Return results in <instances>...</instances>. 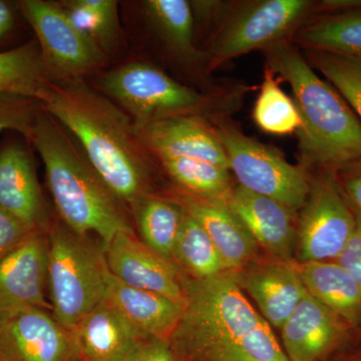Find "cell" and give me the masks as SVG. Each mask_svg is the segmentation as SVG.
Masks as SVG:
<instances>
[{
  "label": "cell",
  "mask_w": 361,
  "mask_h": 361,
  "mask_svg": "<svg viewBox=\"0 0 361 361\" xmlns=\"http://www.w3.org/2000/svg\"><path fill=\"white\" fill-rule=\"evenodd\" d=\"M240 288L257 304L260 314L270 326L281 329L307 291L296 269L295 261L271 258L234 271Z\"/></svg>",
  "instance_id": "15"
},
{
  "label": "cell",
  "mask_w": 361,
  "mask_h": 361,
  "mask_svg": "<svg viewBox=\"0 0 361 361\" xmlns=\"http://www.w3.org/2000/svg\"><path fill=\"white\" fill-rule=\"evenodd\" d=\"M73 334L49 310L21 308L0 315V361H80Z\"/></svg>",
  "instance_id": "11"
},
{
  "label": "cell",
  "mask_w": 361,
  "mask_h": 361,
  "mask_svg": "<svg viewBox=\"0 0 361 361\" xmlns=\"http://www.w3.org/2000/svg\"><path fill=\"white\" fill-rule=\"evenodd\" d=\"M42 108L75 137L109 189L133 208L149 192L151 155L135 123L85 78L51 82Z\"/></svg>",
  "instance_id": "1"
},
{
  "label": "cell",
  "mask_w": 361,
  "mask_h": 361,
  "mask_svg": "<svg viewBox=\"0 0 361 361\" xmlns=\"http://www.w3.org/2000/svg\"><path fill=\"white\" fill-rule=\"evenodd\" d=\"M314 13L315 2L310 0L230 2L204 51L207 68L217 70L231 59L290 39Z\"/></svg>",
  "instance_id": "7"
},
{
  "label": "cell",
  "mask_w": 361,
  "mask_h": 361,
  "mask_svg": "<svg viewBox=\"0 0 361 361\" xmlns=\"http://www.w3.org/2000/svg\"></svg>",
  "instance_id": "39"
},
{
  "label": "cell",
  "mask_w": 361,
  "mask_h": 361,
  "mask_svg": "<svg viewBox=\"0 0 361 361\" xmlns=\"http://www.w3.org/2000/svg\"><path fill=\"white\" fill-rule=\"evenodd\" d=\"M165 197L178 204L203 228L228 270L242 269L257 258V244L227 204L202 198L176 186L169 190Z\"/></svg>",
  "instance_id": "17"
},
{
  "label": "cell",
  "mask_w": 361,
  "mask_h": 361,
  "mask_svg": "<svg viewBox=\"0 0 361 361\" xmlns=\"http://www.w3.org/2000/svg\"><path fill=\"white\" fill-rule=\"evenodd\" d=\"M186 301L170 343L179 360L203 361L264 318L240 288L234 271L207 279L185 278Z\"/></svg>",
  "instance_id": "4"
},
{
  "label": "cell",
  "mask_w": 361,
  "mask_h": 361,
  "mask_svg": "<svg viewBox=\"0 0 361 361\" xmlns=\"http://www.w3.org/2000/svg\"><path fill=\"white\" fill-rule=\"evenodd\" d=\"M106 299L142 336L170 341L182 317L183 306L155 292L134 288L106 275Z\"/></svg>",
  "instance_id": "21"
},
{
  "label": "cell",
  "mask_w": 361,
  "mask_h": 361,
  "mask_svg": "<svg viewBox=\"0 0 361 361\" xmlns=\"http://www.w3.org/2000/svg\"><path fill=\"white\" fill-rule=\"evenodd\" d=\"M280 330L289 361H322L343 341L346 323L307 293Z\"/></svg>",
  "instance_id": "18"
},
{
  "label": "cell",
  "mask_w": 361,
  "mask_h": 361,
  "mask_svg": "<svg viewBox=\"0 0 361 361\" xmlns=\"http://www.w3.org/2000/svg\"><path fill=\"white\" fill-rule=\"evenodd\" d=\"M227 205L246 228L258 247L271 258L293 261L296 250L297 215L279 202L255 194L239 185Z\"/></svg>",
  "instance_id": "16"
},
{
  "label": "cell",
  "mask_w": 361,
  "mask_h": 361,
  "mask_svg": "<svg viewBox=\"0 0 361 361\" xmlns=\"http://www.w3.org/2000/svg\"><path fill=\"white\" fill-rule=\"evenodd\" d=\"M0 207L32 229L49 227L35 164L23 145L0 151Z\"/></svg>",
  "instance_id": "20"
},
{
  "label": "cell",
  "mask_w": 361,
  "mask_h": 361,
  "mask_svg": "<svg viewBox=\"0 0 361 361\" xmlns=\"http://www.w3.org/2000/svg\"><path fill=\"white\" fill-rule=\"evenodd\" d=\"M336 177L346 200L353 210L361 213V160L339 169Z\"/></svg>",
  "instance_id": "35"
},
{
  "label": "cell",
  "mask_w": 361,
  "mask_h": 361,
  "mask_svg": "<svg viewBox=\"0 0 361 361\" xmlns=\"http://www.w3.org/2000/svg\"><path fill=\"white\" fill-rule=\"evenodd\" d=\"M47 229L35 230L0 262V315L21 308L51 310L47 290Z\"/></svg>",
  "instance_id": "14"
},
{
  "label": "cell",
  "mask_w": 361,
  "mask_h": 361,
  "mask_svg": "<svg viewBox=\"0 0 361 361\" xmlns=\"http://www.w3.org/2000/svg\"><path fill=\"white\" fill-rule=\"evenodd\" d=\"M35 230L0 207V262Z\"/></svg>",
  "instance_id": "34"
},
{
  "label": "cell",
  "mask_w": 361,
  "mask_h": 361,
  "mask_svg": "<svg viewBox=\"0 0 361 361\" xmlns=\"http://www.w3.org/2000/svg\"><path fill=\"white\" fill-rule=\"evenodd\" d=\"M142 242L151 250L173 262L176 241L184 210L166 197L149 194L132 208Z\"/></svg>",
  "instance_id": "24"
},
{
  "label": "cell",
  "mask_w": 361,
  "mask_h": 361,
  "mask_svg": "<svg viewBox=\"0 0 361 361\" xmlns=\"http://www.w3.org/2000/svg\"><path fill=\"white\" fill-rule=\"evenodd\" d=\"M145 13L170 51L184 61H204L194 44V13L187 0H148Z\"/></svg>",
  "instance_id": "25"
},
{
  "label": "cell",
  "mask_w": 361,
  "mask_h": 361,
  "mask_svg": "<svg viewBox=\"0 0 361 361\" xmlns=\"http://www.w3.org/2000/svg\"><path fill=\"white\" fill-rule=\"evenodd\" d=\"M252 116L259 129L266 134H297L302 126L295 103L282 90L276 73L268 66L264 71V78Z\"/></svg>",
  "instance_id": "29"
},
{
  "label": "cell",
  "mask_w": 361,
  "mask_h": 361,
  "mask_svg": "<svg viewBox=\"0 0 361 361\" xmlns=\"http://www.w3.org/2000/svg\"><path fill=\"white\" fill-rule=\"evenodd\" d=\"M44 161L47 185L61 222L103 248L120 233L135 234L122 202L92 167L73 135L42 108L30 142Z\"/></svg>",
  "instance_id": "2"
},
{
  "label": "cell",
  "mask_w": 361,
  "mask_h": 361,
  "mask_svg": "<svg viewBox=\"0 0 361 361\" xmlns=\"http://www.w3.org/2000/svg\"><path fill=\"white\" fill-rule=\"evenodd\" d=\"M51 84L35 40L0 52V92L21 94L42 102Z\"/></svg>",
  "instance_id": "26"
},
{
  "label": "cell",
  "mask_w": 361,
  "mask_h": 361,
  "mask_svg": "<svg viewBox=\"0 0 361 361\" xmlns=\"http://www.w3.org/2000/svg\"><path fill=\"white\" fill-rule=\"evenodd\" d=\"M175 186L202 198L227 204L234 185L231 171L194 159H165L159 161Z\"/></svg>",
  "instance_id": "27"
},
{
  "label": "cell",
  "mask_w": 361,
  "mask_h": 361,
  "mask_svg": "<svg viewBox=\"0 0 361 361\" xmlns=\"http://www.w3.org/2000/svg\"><path fill=\"white\" fill-rule=\"evenodd\" d=\"M173 263L192 279H207L229 271L212 240L185 211L173 252Z\"/></svg>",
  "instance_id": "28"
},
{
  "label": "cell",
  "mask_w": 361,
  "mask_h": 361,
  "mask_svg": "<svg viewBox=\"0 0 361 361\" xmlns=\"http://www.w3.org/2000/svg\"><path fill=\"white\" fill-rule=\"evenodd\" d=\"M305 51L361 58V6L338 13L318 14L292 35Z\"/></svg>",
  "instance_id": "23"
},
{
  "label": "cell",
  "mask_w": 361,
  "mask_h": 361,
  "mask_svg": "<svg viewBox=\"0 0 361 361\" xmlns=\"http://www.w3.org/2000/svg\"><path fill=\"white\" fill-rule=\"evenodd\" d=\"M14 13L13 8L6 1L0 0V39L6 37L13 30Z\"/></svg>",
  "instance_id": "38"
},
{
  "label": "cell",
  "mask_w": 361,
  "mask_h": 361,
  "mask_svg": "<svg viewBox=\"0 0 361 361\" xmlns=\"http://www.w3.org/2000/svg\"><path fill=\"white\" fill-rule=\"evenodd\" d=\"M356 226L336 171H319L310 180L307 200L297 217V262L334 261L345 248Z\"/></svg>",
  "instance_id": "9"
},
{
  "label": "cell",
  "mask_w": 361,
  "mask_h": 361,
  "mask_svg": "<svg viewBox=\"0 0 361 361\" xmlns=\"http://www.w3.org/2000/svg\"><path fill=\"white\" fill-rule=\"evenodd\" d=\"M264 51L266 66L290 85L302 126L297 133L301 166L337 171L361 160V122L348 102L318 77L290 39Z\"/></svg>",
  "instance_id": "3"
},
{
  "label": "cell",
  "mask_w": 361,
  "mask_h": 361,
  "mask_svg": "<svg viewBox=\"0 0 361 361\" xmlns=\"http://www.w3.org/2000/svg\"><path fill=\"white\" fill-rule=\"evenodd\" d=\"M102 249L109 270L123 283L161 294L184 307L186 289L182 271L135 234L120 233Z\"/></svg>",
  "instance_id": "12"
},
{
  "label": "cell",
  "mask_w": 361,
  "mask_h": 361,
  "mask_svg": "<svg viewBox=\"0 0 361 361\" xmlns=\"http://www.w3.org/2000/svg\"><path fill=\"white\" fill-rule=\"evenodd\" d=\"M203 361H289L264 319L255 329Z\"/></svg>",
  "instance_id": "32"
},
{
  "label": "cell",
  "mask_w": 361,
  "mask_h": 361,
  "mask_svg": "<svg viewBox=\"0 0 361 361\" xmlns=\"http://www.w3.org/2000/svg\"><path fill=\"white\" fill-rule=\"evenodd\" d=\"M355 211V210H353ZM356 226L345 248L336 259L337 263L348 270L361 284V213L355 211Z\"/></svg>",
  "instance_id": "36"
},
{
  "label": "cell",
  "mask_w": 361,
  "mask_h": 361,
  "mask_svg": "<svg viewBox=\"0 0 361 361\" xmlns=\"http://www.w3.org/2000/svg\"><path fill=\"white\" fill-rule=\"evenodd\" d=\"M20 6L52 82L80 80L103 65V49L73 25L61 4L23 0Z\"/></svg>",
  "instance_id": "10"
},
{
  "label": "cell",
  "mask_w": 361,
  "mask_h": 361,
  "mask_svg": "<svg viewBox=\"0 0 361 361\" xmlns=\"http://www.w3.org/2000/svg\"><path fill=\"white\" fill-rule=\"evenodd\" d=\"M306 61L348 102L361 122V58L305 51Z\"/></svg>",
  "instance_id": "31"
},
{
  "label": "cell",
  "mask_w": 361,
  "mask_h": 361,
  "mask_svg": "<svg viewBox=\"0 0 361 361\" xmlns=\"http://www.w3.org/2000/svg\"><path fill=\"white\" fill-rule=\"evenodd\" d=\"M61 6L73 25L102 49L110 45L120 32L118 6L115 0H70Z\"/></svg>",
  "instance_id": "30"
},
{
  "label": "cell",
  "mask_w": 361,
  "mask_h": 361,
  "mask_svg": "<svg viewBox=\"0 0 361 361\" xmlns=\"http://www.w3.org/2000/svg\"><path fill=\"white\" fill-rule=\"evenodd\" d=\"M42 110V102L21 94L0 92V134L14 130L27 142Z\"/></svg>",
  "instance_id": "33"
},
{
  "label": "cell",
  "mask_w": 361,
  "mask_h": 361,
  "mask_svg": "<svg viewBox=\"0 0 361 361\" xmlns=\"http://www.w3.org/2000/svg\"><path fill=\"white\" fill-rule=\"evenodd\" d=\"M47 291L52 316L73 331L106 299L108 271L103 249L97 250L63 222L49 224Z\"/></svg>",
  "instance_id": "6"
},
{
  "label": "cell",
  "mask_w": 361,
  "mask_h": 361,
  "mask_svg": "<svg viewBox=\"0 0 361 361\" xmlns=\"http://www.w3.org/2000/svg\"><path fill=\"white\" fill-rule=\"evenodd\" d=\"M296 269L310 295L346 324H361V284L336 261L299 263Z\"/></svg>",
  "instance_id": "22"
},
{
  "label": "cell",
  "mask_w": 361,
  "mask_h": 361,
  "mask_svg": "<svg viewBox=\"0 0 361 361\" xmlns=\"http://www.w3.org/2000/svg\"><path fill=\"white\" fill-rule=\"evenodd\" d=\"M80 361H130L148 337L140 334L106 299L71 331Z\"/></svg>",
  "instance_id": "19"
},
{
  "label": "cell",
  "mask_w": 361,
  "mask_h": 361,
  "mask_svg": "<svg viewBox=\"0 0 361 361\" xmlns=\"http://www.w3.org/2000/svg\"><path fill=\"white\" fill-rule=\"evenodd\" d=\"M135 133L149 155L158 160L194 159L229 168L224 147L213 123L203 116H179L135 125Z\"/></svg>",
  "instance_id": "13"
},
{
  "label": "cell",
  "mask_w": 361,
  "mask_h": 361,
  "mask_svg": "<svg viewBox=\"0 0 361 361\" xmlns=\"http://www.w3.org/2000/svg\"><path fill=\"white\" fill-rule=\"evenodd\" d=\"M99 87L123 109L135 125L179 116L225 118L241 89L203 94L171 78L151 63L134 61L109 71ZM103 92V94H104Z\"/></svg>",
  "instance_id": "5"
},
{
  "label": "cell",
  "mask_w": 361,
  "mask_h": 361,
  "mask_svg": "<svg viewBox=\"0 0 361 361\" xmlns=\"http://www.w3.org/2000/svg\"><path fill=\"white\" fill-rule=\"evenodd\" d=\"M130 361H180L170 341L146 338L137 346Z\"/></svg>",
  "instance_id": "37"
},
{
  "label": "cell",
  "mask_w": 361,
  "mask_h": 361,
  "mask_svg": "<svg viewBox=\"0 0 361 361\" xmlns=\"http://www.w3.org/2000/svg\"><path fill=\"white\" fill-rule=\"evenodd\" d=\"M213 126L239 186L279 202L297 215L310 194L308 170L288 163L277 149L243 134L225 118L213 120Z\"/></svg>",
  "instance_id": "8"
}]
</instances>
